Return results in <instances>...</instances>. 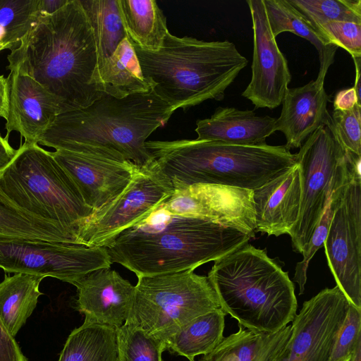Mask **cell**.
<instances>
[{
    "instance_id": "obj_4",
    "label": "cell",
    "mask_w": 361,
    "mask_h": 361,
    "mask_svg": "<svg viewBox=\"0 0 361 361\" xmlns=\"http://www.w3.org/2000/svg\"><path fill=\"white\" fill-rule=\"evenodd\" d=\"M145 146L173 189L204 184L253 190L296 164L285 145L184 139L149 140Z\"/></svg>"
},
{
    "instance_id": "obj_17",
    "label": "cell",
    "mask_w": 361,
    "mask_h": 361,
    "mask_svg": "<svg viewBox=\"0 0 361 361\" xmlns=\"http://www.w3.org/2000/svg\"><path fill=\"white\" fill-rule=\"evenodd\" d=\"M75 286L76 309L85 321L118 328L123 325L130 312L135 286L109 268L92 271Z\"/></svg>"
},
{
    "instance_id": "obj_46",
    "label": "cell",
    "mask_w": 361,
    "mask_h": 361,
    "mask_svg": "<svg viewBox=\"0 0 361 361\" xmlns=\"http://www.w3.org/2000/svg\"><path fill=\"white\" fill-rule=\"evenodd\" d=\"M8 49L11 50V46L8 44H0V51L4 49Z\"/></svg>"
},
{
    "instance_id": "obj_35",
    "label": "cell",
    "mask_w": 361,
    "mask_h": 361,
    "mask_svg": "<svg viewBox=\"0 0 361 361\" xmlns=\"http://www.w3.org/2000/svg\"><path fill=\"white\" fill-rule=\"evenodd\" d=\"M333 130L342 146L350 154L361 157V105L349 111L334 110L330 114Z\"/></svg>"
},
{
    "instance_id": "obj_44",
    "label": "cell",
    "mask_w": 361,
    "mask_h": 361,
    "mask_svg": "<svg viewBox=\"0 0 361 361\" xmlns=\"http://www.w3.org/2000/svg\"><path fill=\"white\" fill-rule=\"evenodd\" d=\"M355 67V80L353 87L355 90L356 94L360 98V67H361V57L353 58Z\"/></svg>"
},
{
    "instance_id": "obj_34",
    "label": "cell",
    "mask_w": 361,
    "mask_h": 361,
    "mask_svg": "<svg viewBox=\"0 0 361 361\" xmlns=\"http://www.w3.org/2000/svg\"><path fill=\"white\" fill-rule=\"evenodd\" d=\"M340 187L336 188L331 193L330 201L324 214L301 253L303 255V259L296 264L293 281L296 282L299 286L300 295H302L305 291V286L307 281V271L310 262L316 252L324 245V243L328 235L331 221L336 204L337 192Z\"/></svg>"
},
{
    "instance_id": "obj_1",
    "label": "cell",
    "mask_w": 361,
    "mask_h": 361,
    "mask_svg": "<svg viewBox=\"0 0 361 361\" xmlns=\"http://www.w3.org/2000/svg\"><path fill=\"white\" fill-rule=\"evenodd\" d=\"M7 60L8 70L29 75L53 94L62 113L86 108L103 94L94 81L96 43L80 0L39 16Z\"/></svg>"
},
{
    "instance_id": "obj_37",
    "label": "cell",
    "mask_w": 361,
    "mask_h": 361,
    "mask_svg": "<svg viewBox=\"0 0 361 361\" xmlns=\"http://www.w3.org/2000/svg\"><path fill=\"white\" fill-rule=\"evenodd\" d=\"M361 341V310L350 304L336 336L329 361H345L352 357Z\"/></svg>"
},
{
    "instance_id": "obj_39",
    "label": "cell",
    "mask_w": 361,
    "mask_h": 361,
    "mask_svg": "<svg viewBox=\"0 0 361 361\" xmlns=\"http://www.w3.org/2000/svg\"><path fill=\"white\" fill-rule=\"evenodd\" d=\"M356 105H361L360 98L353 87L338 91L334 99V110L349 111Z\"/></svg>"
},
{
    "instance_id": "obj_32",
    "label": "cell",
    "mask_w": 361,
    "mask_h": 361,
    "mask_svg": "<svg viewBox=\"0 0 361 361\" xmlns=\"http://www.w3.org/2000/svg\"><path fill=\"white\" fill-rule=\"evenodd\" d=\"M116 334L118 361H162L165 342L130 324L116 328Z\"/></svg>"
},
{
    "instance_id": "obj_19",
    "label": "cell",
    "mask_w": 361,
    "mask_h": 361,
    "mask_svg": "<svg viewBox=\"0 0 361 361\" xmlns=\"http://www.w3.org/2000/svg\"><path fill=\"white\" fill-rule=\"evenodd\" d=\"M255 232L279 236L288 234L298 222L301 178L296 164L252 190Z\"/></svg>"
},
{
    "instance_id": "obj_10",
    "label": "cell",
    "mask_w": 361,
    "mask_h": 361,
    "mask_svg": "<svg viewBox=\"0 0 361 361\" xmlns=\"http://www.w3.org/2000/svg\"><path fill=\"white\" fill-rule=\"evenodd\" d=\"M106 247L39 239H0V268L7 273L54 277L75 286L93 271L109 268Z\"/></svg>"
},
{
    "instance_id": "obj_47",
    "label": "cell",
    "mask_w": 361,
    "mask_h": 361,
    "mask_svg": "<svg viewBox=\"0 0 361 361\" xmlns=\"http://www.w3.org/2000/svg\"><path fill=\"white\" fill-rule=\"evenodd\" d=\"M350 359H351V357L348 359V360H345V361H350Z\"/></svg>"
},
{
    "instance_id": "obj_40",
    "label": "cell",
    "mask_w": 361,
    "mask_h": 361,
    "mask_svg": "<svg viewBox=\"0 0 361 361\" xmlns=\"http://www.w3.org/2000/svg\"><path fill=\"white\" fill-rule=\"evenodd\" d=\"M197 361H239L225 339L211 353L202 355Z\"/></svg>"
},
{
    "instance_id": "obj_6",
    "label": "cell",
    "mask_w": 361,
    "mask_h": 361,
    "mask_svg": "<svg viewBox=\"0 0 361 361\" xmlns=\"http://www.w3.org/2000/svg\"><path fill=\"white\" fill-rule=\"evenodd\" d=\"M207 277L221 309L252 332H277L297 314L288 273L248 243L215 260Z\"/></svg>"
},
{
    "instance_id": "obj_15",
    "label": "cell",
    "mask_w": 361,
    "mask_h": 361,
    "mask_svg": "<svg viewBox=\"0 0 361 361\" xmlns=\"http://www.w3.org/2000/svg\"><path fill=\"white\" fill-rule=\"evenodd\" d=\"M253 30L250 82L242 93L255 109H273L282 103L291 80L288 61L272 35L263 0H247Z\"/></svg>"
},
{
    "instance_id": "obj_14",
    "label": "cell",
    "mask_w": 361,
    "mask_h": 361,
    "mask_svg": "<svg viewBox=\"0 0 361 361\" xmlns=\"http://www.w3.org/2000/svg\"><path fill=\"white\" fill-rule=\"evenodd\" d=\"M252 190L197 184L174 189L159 208L172 214L209 220L253 237L255 233Z\"/></svg>"
},
{
    "instance_id": "obj_5",
    "label": "cell",
    "mask_w": 361,
    "mask_h": 361,
    "mask_svg": "<svg viewBox=\"0 0 361 361\" xmlns=\"http://www.w3.org/2000/svg\"><path fill=\"white\" fill-rule=\"evenodd\" d=\"M133 46L144 78L174 111L208 99H223L226 89L247 64L228 40L207 42L169 32L157 51Z\"/></svg>"
},
{
    "instance_id": "obj_25",
    "label": "cell",
    "mask_w": 361,
    "mask_h": 361,
    "mask_svg": "<svg viewBox=\"0 0 361 361\" xmlns=\"http://www.w3.org/2000/svg\"><path fill=\"white\" fill-rule=\"evenodd\" d=\"M129 41L147 51L159 50L169 32L166 19L154 0H118Z\"/></svg>"
},
{
    "instance_id": "obj_13",
    "label": "cell",
    "mask_w": 361,
    "mask_h": 361,
    "mask_svg": "<svg viewBox=\"0 0 361 361\" xmlns=\"http://www.w3.org/2000/svg\"><path fill=\"white\" fill-rule=\"evenodd\" d=\"M350 304L337 286L305 301L291 322L288 342L273 361H329Z\"/></svg>"
},
{
    "instance_id": "obj_3",
    "label": "cell",
    "mask_w": 361,
    "mask_h": 361,
    "mask_svg": "<svg viewBox=\"0 0 361 361\" xmlns=\"http://www.w3.org/2000/svg\"><path fill=\"white\" fill-rule=\"evenodd\" d=\"M175 111L153 90L118 99L103 94L86 108L59 114L38 145L94 150L142 166L152 161L145 143Z\"/></svg>"
},
{
    "instance_id": "obj_20",
    "label": "cell",
    "mask_w": 361,
    "mask_h": 361,
    "mask_svg": "<svg viewBox=\"0 0 361 361\" xmlns=\"http://www.w3.org/2000/svg\"><path fill=\"white\" fill-rule=\"evenodd\" d=\"M329 101L324 84L315 80L287 89L281 114L276 121V130L285 135L288 149L300 148L311 134L329 121Z\"/></svg>"
},
{
    "instance_id": "obj_11",
    "label": "cell",
    "mask_w": 361,
    "mask_h": 361,
    "mask_svg": "<svg viewBox=\"0 0 361 361\" xmlns=\"http://www.w3.org/2000/svg\"><path fill=\"white\" fill-rule=\"evenodd\" d=\"M173 190L171 180L153 161L139 166L126 189L85 221L77 235L78 243L106 247L118 234L146 219Z\"/></svg>"
},
{
    "instance_id": "obj_43",
    "label": "cell",
    "mask_w": 361,
    "mask_h": 361,
    "mask_svg": "<svg viewBox=\"0 0 361 361\" xmlns=\"http://www.w3.org/2000/svg\"><path fill=\"white\" fill-rule=\"evenodd\" d=\"M69 0H38V12L39 16L54 14L63 8Z\"/></svg>"
},
{
    "instance_id": "obj_21",
    "label": "cell",
    "mask_w": 361,
    "mask_h": 361,
    "mask_svg": "<svg viewBox=\"0 0 361 361\" xmlns=\"http://www.w3.org/2000/svg\"><path fill=\"white\" fill-rule=\"evenodd\" d=\"M276 118L252 110L218 107L211 117L197 121V140L237 145H260L276 130Z\"/></svg>"
},
{
    "instance_id": "obj_38",
    "label": "cell",
    "mask_w": 361,
    "mask_h": 361,
    "mask_svg": "<svg viewBox=\"0 0 361 361\" xmlns=\"http://www.w3.org/2000/svg\"><path fill=\"white\" fill-rule=\"evenodd\" d=\"M0 361H28L0 320Z\"/></svg>"
},
{
    "instance_id": "obj_7",
    "label": "cell",
    "mask_w": 361,
    "mask_h": 361,
    "mask_svg": "<svg viewBox=\"0 0 361 361\" xmlns=\"http://www.w3.org/2000/svg\"><path fill=\"white\" fill-rule=\"evenodd\" d=\"M0 197L76 239L80 228L94 212L51 152L38 144H21L12 161L0 173Z\"/></svg>"
},
{
    "instance_id": "obj_45",
    "label": "cell",
    "mask_w": 361,
    "mask_h": 361,
    "mask_svg": "<svg viewBox=\"0 0 361 361\" xmlns=\"http://www.w3.org/2000/svg\"><path fill=\"white\" fill-rule=\"evenodd\" d=\"M350 361H361V341L357 343Z\"/></svg>"
},
{
    "instance_id": "obj_24",
    "label": "cell",
    "mask_w": 361,
    "mask_h": 361,
    "mask_svg": "<svg viewBox=\"0 0 361 361\" xmlns=\"http://www.w3.org/2000/svg\"><path fill=\"white\" fill-rule=\"evenodd\" d=\"M44 279L16 273L5 275L0 282V320L11 336L15 337L35 309L42 295L39 285Z\"/></svg>"
},
{
    "instance_id": "obj_30",
    "label": "cell",
    "mask_w": 361,
    "mask_h": 361,
    "mask_svg": "<svg viewBox=\"0 0 361 361\" xmlns=\"http://www.w3.org/2000/svg\"><path fill=\"white\" fill-rule=\"evenodd\" d=\"M238 331L225 337L239 361H273L288 342L291 326L273 334L252 332L238 324Z\"/></svg>"
},
{
    "instance_id": "obj_28",
    "label": "cell",
    "mask_w": 361,
    "mask_h": 361,
    "mask_svg": "<svg viewBox=\"0 0 361 361\" xmlns=\"http://www.w3.org/2000/svg\"><path fill=\"white\" fill-rule=\"evenodd\" d=\"M80 1L93 32L99 68L127 38L118 0Z\"/></svg>"
},
{
    "instance_id": "obj_18",
    "label": "cell",
    "mask_w": 361,
    "mask_h": 361,
    "mask_svg": "<svg viewBox=\"0 0 361 361\" xmlns=\"http://www.w3.org/2000/svg\"><path fill=\"white\" fill-rule=\"evenodd\" d=\"M8 116L6 136L20 133L25 143L37 144L41 137L62 113L59 100L42 85L27 75L10 71Z\"/></svg>"
},
{
    "instance_id": "obj_23",
    "label": "cell",
    "mask_w": 361,
    "mask_h": 361,
    "mask_svg": "<svg viewBox=\"0 0 361 361\" xmlns=\"http://www.w3.org/2000/svg\"><path fill=\"white\" fill-rule=\"evenodd\" d=\"M270 26L274 37L284 32H290L309 41L317 49L319 70L316 81L324 83L329 67L334 62L337 47L326 42L310 21L288 0H263Z\"/></svg>"
},
{
    "instance_id": "obj_31",
    "label": "cell",
    "mask_w": 361,
    "mask_h": 361,
    "mask_svg": "<svg viewBox=\"0 0 361 361\" xmlns=\"http://www.w3.org/2000/svg\"><path fill=\"white\" fill-rule=\"evenodd\" d=\"M39 18L38 0H0V44L17 48Z\"/></svg>"
},
{
    "instance_id": "obj_8",
    "label": "cell",
    "mask_w": 361,
    "mask_h": 361,
    "mask_svg": "<svg viewBox=\"0 0 361 361\" xmlns=\"http://www.w3.org/2000/svg\"><path fill=\"white\" fill-rule=\"evenodd\" d=\"M207 276L194 269L137 277L126 324L145 330L166 343L195 317L219 309Z\"/></svg>"
},
{
    "instance_id": "obj_12",
    "label": "cell",
    "mask_w": 361,
    "mask_h": 361,
    "mask_svg": "<svg viewBox=\"0 0 361 361\" xmlns=\"http://www.w3.org/2000/svg\"><path fill=\"white\" fill-rule=\"evenodd\" d=\"M336 286L349 302L361 310V176L341 186L324 243Z\"/></svg>"
},
{
    "instance_id": "obj_27",
    "label": "cell",
    "mask_w": 361,
    "mask_h": 361,
    "mask_svg": "<svg viewBox=\"0 0 361 361\" xmlns=\"http://www.w3.org/2000/svg\"><path fill=\"white\" fill-rule=\"evenodd\" d=\"M58 361H118L116 328L84 322L68 336Z\"/></svg>"
},
{
    "instance_id": "obj_41",
    "label": "cell",
    "mask_w": 361,
    "mask_h": 361,
    "mask_svg": "<svg viewBox=\"0 0 361 361\" xmlns=\"http://www.w3.org/2000/svg\"><path fill=\"white\" fill-rule=\"evenodd\" d=\"M10 80L0 75V117L7 119L9 109Z\"/></svg>"
},
{
    "instance_id": "obj_9",
    "label": "cell",
    "mask_w": 361,
    "mask_h": 361,
    "mask_svg": "<svg viewBox=\"0 0 361 361\" xmlns=\"http://www.w3.org/2000/svg\"><path fill=\"white\" fill-rule=\"evenodd\" d=\"M301 178L298 222L289 233L302 253L330 201L333 191L360 173L361 157L348 153L329 121L311 134L295 154Z\"/></svg>"
},
{
    "instance_id": "obj_42",
    "label": "cell",
    "mask_w": 361,
    "mask_h": 361,
    "mask_svg": "<svg viewBox=\"0 0 361 361\" xmlns=\"http://www.w3.org/2000/svg\"><path fill=\"white\" fill-rule=\"evenodd\" d=\"M17 153L8 142V136L2 137L0 133V173L12 161Z\"/></svg>"
},
{
    "instance_id": "obj_22",
    "label": "cell",
    "mask_w": 361,
    "mask_h": 361,
    "mask_svg": "<svg viewBox=\"0 0 361 361\" xmlns=\"http://www.w3.org/2000/svg\"><path fill=\"white\" fill-rule=\"evenodd\" d=\"M94 81L99 92L118 99L152 90L143 76L134 47L128 38L97 69Z\"/></svg>"
},
{
    "instance_id": "obj_29",
    "label": "cell",
    "mask_w": 361,
    "mask_h": 361,
    "mask_svg": "<svg viewBox=\"0 0 361 361\" xmlns=\"http://www.w3.org/2000/svg\"><path fill=\"white\" fill-rule=\"evenodd\" d=\"M0 239H39L78 244L60 227L18 209L0 197Z\"/></svg>"
},
{
    "instance_id": "obj_36",
    "label": "cell",
    "mask_w": 361,
    "mask_h": 361,
    "mask_svg": "<svg viewBox=\"0 0 361 361\" xmlns=\"http://www.w3.org/2000/svg\"><path fill=\"white\" fill-rule=\"evenodd\" d=\"M315 30L326 42L343 48L352 58L361 57V23L330 21Z\"/></svg>"
},
{
    "instance_id": "obj_33",
    "label": "cell",
    "mask_w": 361,
    "mask_h": 361,
    "mask_svg": "<svg viewBox=\"0 0 361 361\" xmlns=\"http://www.w3.org/2000/svg\"><path fill=\"white\" fill-rule=\"evenodd\" d=\"M314 29L330 21L361 23L360 0H288Z\"/></svg>"
},
{
    "instance_id": "obj_26",
    "label": "cell",
    "mask_w": 361,
    "mask_h": 361,
    "mask_svg": "<svg viewBox=\"0 0 361 361\" xmlns=\"http://www.w3.org/2000/svg\"><path fill=\"white\" fill-rule=\"evenodd\" d=\"M226 314L219 308L195 317L167 341L166 350L189 361L211 353L224 338Z\"/></svg>"
},
{
    "instance_id": "obj_16",
    "label": "cell",
    "mask_w": 361,
    "mask_h": 361,
    "mask_svg": "<svg viewBox=\"0 0 361 361\" xmlns=\"http://www.w3.org/2000/svg\"><path fill=\"white\" fill-rule=\"evenodd\" d=\"M73 180L85 204L97 211L117 197L128 185L139 166L98 151L51 152Z\"/></svg>"
},
{
    "instance_id": "obj_2",
    "label": "cell",
    "mask_w": 361,
    "mask_h": 361,
    "mask_svg": "<svg viewBox=\"0 0 361 361\" xmlns=\"http://www.w3.org/2000/svg\"><path fill=\"white\" fill-rule=\"evenodd\" d=\"M252 237L209 220L172 215L158 207L146 219L118 234L106 247L111 263L140 277L195 270Z\"/></svg>"
}]
</instances>
